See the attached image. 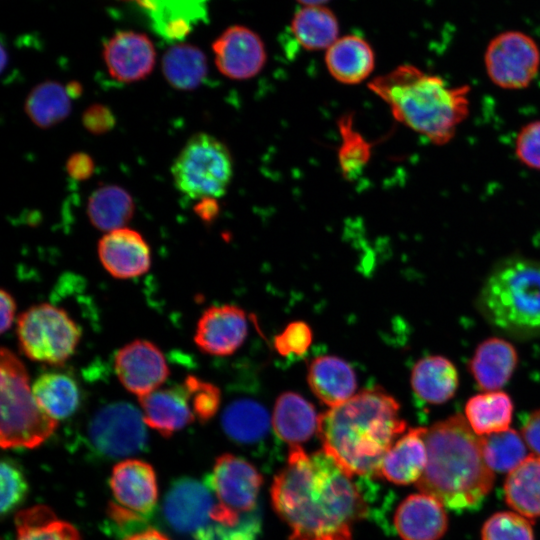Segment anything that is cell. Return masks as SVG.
Returning <instances> with one entry per match:
<instances>
[{"instance_id": "6da1fadb", "label": "cell", "mask_w": 540, "mask_h": 540, "mask_svg": "<svg viewBox=\"0 0 540 540\" xmlns=\"http://www.w3.org/2000/svg\"><path fill=\"white\" fill-rule=\"evenodd\" d=\"M271 500L290 528L288 540H352L367 512L352 476L324 449L308 454L300 445L290 447Z\"/></svg>"}, {"instance_id": "7a4b0ae2", "label": "cell", "mask_w": 540, "mask_h": 540, "mask_svg": "<svg viewBox=\"0 0 540 540\" xmlns=\"http://www.w3.org/2000/svg\"><path fill=\"white\" fill-rule=\"evenodd\" d=\"M399 403L381 388L366 389L319 416L323 449L351 476L379 474L382 460L405 432Z\"/></svg>"}, {"instance_id": "3957f363", "label": "cell", "mask_w": 540, "mask_h": 540, "mask_svg": "<svg viewBox=\"0 0 540 540\" xmlns=\"http://www.w3.org/2000/svg\"><path fill=\"white\" fill-rule=\"evenodd\" d=\"M428 460L417 488L450 509L478 505L490 492L494 472L484 461L479 436L455 414L426 429Z\"/></svg>"}, {"instance_id": "277c9868", "label": "cell", "mask_w": 540, "mask_h": 540, "mask_svg": "<svg viewBox=\"0 0 540 540\" xmlns=\"http://www.w3.org/2000/svg\"><path fill=\"white\" fill-rule=\"evenodd\" d=\"M368 87L398 122L435 145L450 142L469 115L468 85L451 86L410 64L374 78Z\"/></svg>"}, {"instance_id": "5b68a950", "label": "cell", "mask_w": 540, "mask_h": 540, "mask_svg": "<svg viewBox=\"0 0 540 540\" xmlns=\"http://www.w3.org/2000/svg\"><path fill=\"white\" fill-rule=\"evenodd\" d=\"M485 319L515 337L540 335V261L511 256L499 261L478 298Z\"/></svg>"}, {"instance_id": "8992f818", "label": "cell", "mask_w": 540, "mask_h": 540, "mask_svg": "<svg viewBox=\"0 0 540 540\" xmlns=\"http://www.w3.org/2000/svg\"><path fill=\"white\" fill-rule=\"evenodd\" d=\"M0 444L8 448H34L57 427V421L37 404L23 362L9 349L0 352Z\"/></svg>"}, {"instance_id": "52a82bcc", "label": "cell", "mask_w": 540, "mask_h": 540, "mask_svg": "<svg viewBox=\"0 0 540 540\" xmlns=\"http://www.w3.org/2000/svg\"><path fill=\"white\" fill-rule=\"evenodd\" d=\"M171 173L176 188L192 199L225 194L233 175L226 145L207 133L193 135L176 157Z\"/></svg>"}, {"instance_id": "ba28073f", "label": "cell", "mask_w": 540, "mask_h": 540, "mask_svg": "<svg viewBox=\"0 0 540 540\" xmlns=\"http://www.w3.org/2000/svg\"><path fill=\"white\" fill-rule=\"evenodd\" d=\"M17 337L22 353L29 359L59 365L75 352L81 330L64 309L41 303L19 316Z\"/></svg>"}, {"instance_id": "9c48e42d", "label": "cell", "mask_w": 540, "mask_h": 540, "mask_svg": "<svg viewBox=\"0 0 540 540\" xmlns=\"http://www.w3.org/2000/svg\"><path fill=\"white\" fill-rule=\"evenodd\" d=\"M205 485L217 500L211 521L231 525L254 510L262 476L245 459L226 453L216 459Z\"/></svg>"}, {"instance_id": "30bf717a", "label": "cell", "mask_w": 540, "mask_h": 540, "mask_svg": "<svg viewBox=\"0 0 540 540\" xmlns=\"http://www.w3.org/2000/svg\"><path fill=\"white\" fill-rule=\"evenodd\" d=\"M112 502L108 513L112 521L125 526L146 520L158 500L153 467L139 459L118 462L110 477Z\"/></svg>"}, {"instance_id": "8fae6325", "label": "cell", "mask_w": 540, "mask_h": 540, "mask_svg": "<svg viewBox=\"0 0 540 540\" xmlns=\"http://www.w3.org/2000/svg\"><path fill=\"white\" fill-rule=\"evenodd\" d=\"M484 65L491 82L506 90L527 88L540 69V49L521 31L496 35L487 45Z\"/></svg>"}, {"instance_id": "7c38bea8", "label": "cell", "mask_w": 540, "mask_h": 540, "mask_svg": "<svg viewBox=\"0 0 540 540\" xmlns=\"http://www.w3.org/2000/svg\"><path fill=\"white\" fill-rule=\"evenodd\" d=\"M146 423L141 410L125 402L111 403L92 418L88 436L93 448L108 458L132 456L147 442Z\"/></svg>"}, {"instance_id": "4fadbf2b", "label": "cell", "mask_w": 540, "mask_h": 540, "mask_svg": "<svg viewBox=\"0 0 540 540\" xmlns=\"http://www.w3.org/2000/svg\"><path fill=\"white\" fill-rule=\"evenodd\" d=\"M212 50L220 73L234 80L256 76L267 59L261 37L243 25L225 29L213 42Z\"/></svg>"}, {"instance_id": "5bb4252c", "label": "cell", "mask_w": 540, "mask_h": 540, "mask_svg": "<svg viewBox=\"0 0 540 540\" xmlns=\"http://www.w3.org/2000/svg\"><path fill=\"white\" fill-rule=\"evenodd\" d=\"M114 368L124 388L138 397L157 390L169 375V368L160 349L154 343L140 339L118 350Z\"/></svg>"}, {"instance_id": "9a60e30c", "label": "cell", "mask_w": 540, "mask_h": 540, "mask_svg": "<svg viewBox=\"0 0 540 540\" xmlns=\"http://www.w3.org/2000/svg\"><path fill=\"white\" fill-rule=\"evenodd\" d=\"M248 333L243 309L225 304L206 309L198 320L194 342L212 356H229L245 341Z\"/></svg>"}, {"instance_id": "2e32d148", "label": "cell", "mask_w": 540, "mask_h": 540, "mask_svg": "<svg viewBox=\"0 0 540 540\" xmlns=\"http://www.w3.org/2000/svg\"><path fill=\"white\" fill-rule=\"evenodd\" d=\"M103 58L111 77L131 83L146 78L152 72L156 51L147 35L120 31L104 44Z\"/></svg>"}, {"instance_id": "e0dca14e", "label": "cell", "mask_w": 540, "mask_h": 540, "mask_svg": "<svg viewBox=\"0 0 540 540\" xmlns=\"http://www.w3.org/2000/svg\"><path fill=\"white\" fill-rule=\"evenodd\" d=\"M209 488L195 479L181 478L168 490L163 512L169 525L179 532H197L208 524L215 506Z\"/></svg>"}, {"instance_id": "ac0fdd59", "label": "cell", "mask_w": 540, "mask_h": 540, "mask_svg": "<svg viewBox=\"0 0 540 540\" xmlns=\"http://www.w3.org/2000/svg\"><path fill=\"white\" fill-rule=\"evenodd\" d=\"M98 256L105 270L118 279L141 276L151 265L148 243L139 232L125 227L107 232L99 240Z\"/></svg>"}, {"instance_id": "d6986e66", "label": "cell", "mask_w": 540, "mask_h": 540, "mask_svg": "<svg viewBox=\"0 0 540 540\" xmlns=\"http://www.w3.org/2000/svg\"><path fill=\"white\" fill-rule=\"evenodd\" d=\"M394 525L403 540H439L447 531L448 517L439 500L421 492L400 503Z\"/></svg>"}, {"instance_id": "ffe728a7", "label": "cell", "mask_w": 540, "mask_h": 540, "mask_svg": "<svg viewBox=\"0 0 540 540\" xmlns=\"http://www.w3.org/2000/svg\"><path fill=\"white\" fill-rule=\"evenodd\" d=\"M139 403L146 425L164 437L172 436L195 419L188 391L183 384L158 388L139 397Z\"/></svg>"}, {"instance_id": "44dd1931", "label": "cell", "mask_w": 540, "mask_h": 540, "mask_svg": "<svg viewBox=\"0 0 540 540\" xmlns=\"http://www.w3.org/2000/svg\"><path fill=\"white\" fill-rule=\"evenodd\" d=\"M426 429L411 428L401 435L385 454L378 475L396 485L416 484L428 460L424 439Z\"/></svg>"}, {"instance_id": "7402d4cb", "label": "cell", "mask_w": 540, "mask_h": 540, "mask_svg": "<svg viewBox=\"0 0 540 540\" xmlns=\"http://www.w3.org/2000/svg\"><path fill=\"white\" fill-rule=\"evenodd\" d=\"M307 380L313 394L330 408L349 400L357 388L354 370L337 356L314 358L308 366Z\"/></svg>"}, {"instance_id": "603a6c76", "label": "cell", "mask_w": 540, "mask_h": 540, "mask_svg": "<svg viewBox=\"0 0 540 540\" xmlns=\"http://www.w3.org/2000/svg\"><path fill=\"white\" fill-rule=\"evenodd\" d=\"M517 363L515 347L502 338L492 337L477 346L469 369L480 388L495 391L510 380Z\"/></svg>"}, {"instance_id": "cb8c5ba5", "label": "cell", "mask_w": 540, "mask_h": 540, "mask_svg": "<svg viewBox=\"0 0 540 540\" xmlns=\"http://www.w3.org/2000/svg\"><path fill=\"white\" fill-rule=\"evenodd\" d=\"M331 76L343 84H358L373 71L375 55L371 45L357 35L338 38L325 53Z\"/></svg>"}, {"instance_id": "d4e9b609", "label": "cell", "mask_w": 540, "mask_h": 540, "mask_svg": "<svg viewBox=\"0 0 540 540\" xmlns=\"http://www.w3.org/2000/svg\"><path fill=\"white\" fill-rule=\"evenodd\" d=\"M318 421L315 408L301 395L285 392L277 398L272 426L276 435L290 446L310 439L317 432Z\"/></svg>"}, {"instance_id": "484cf974", "label": "cell", "mask_w": 540, "mask_h": 540, "mask_svg": "<svg viewBox=\"0 0 540 540\" xmlns=\"http://www.w3.org/2000/svg\"><path fill=\"white\" fill-rule=\"evenodd\" d=\"M410 381L420 399L429 404H443L455 395L459 377L449 359L434 355L424 357L414 365Z\"/></svg>"}, {"instance_id": "4316f807", "label": "cell", "mask_w": 540, "mask_h": 540, "mask_svg": "<svg viewBox=\"0 0 540 540\" xmlns=\"http://www.w3.org/2000/svg\"><path fill=\"white\" fill-rule=\"evenodd\" d=\"M507 505L527 519L540 518V456L529 454L504 482Z\"/></svg>"}, {"instance_id": "83f0119b", "label": "cell", "mask_w": 540, "mask_h": 540, "mask_svg": "<svg viewBox=\"0 0 540 540\" xmlns=\"http://www.w3.org/2000/svg\"><path fill=\"white\" fill-rule=\"evenodd\" d=\"M31 387L39 407L56 421L71 416L80 404L79 388L67 374L43 373Z\"/></svg>"}, {"instance_id": "f1b7e54d", "label": "cell", "mask_w": 540, "mask_h": 540, "mask_svg": "<svg viewBox=\"0 0 540 540\" xmlns=\"http://www.w3.org/2000/svg\"><path fill=\"white\" fill-rule=\"evenodd\" d=\"M291 31L306 50L328 49L339 35V23L332 10L323 5L303 6L293 16Z\"/></svg>"}, {"instance_id": "f546056e", "label": "cell", "mask_w": 540, "mask_h": 540, "mask_svg": "<svg viewBox=\"0 0 540 540\" xmlns=\"http://www.w3.org/2000/svg\"><path fill=\"white\" fill-rule=\"evenodd\" d=\"M513 416V403L503 391H486L469 398L465 405V418L478 436L509 429Z\"/></svg>"}, {"instance_id": "4dcf8cb0", "label": "cell", "mask_w": 540, "mask_h": 540, "mask_svg": "<svg viewBox=\"0 0 540 540\" xmlns=\"http://www.w3.org/2000/svg\"><path fill=\"white\" fill-rule=\"evenodd\" d=\"M134 211L131 195L116 185L100 187L88 199V218L95 228L102 231L123 228L133 217Z\"/></svg>"}, {"instance_id": "1f68e13d", "label": "cell", "mask_w": 540, "mask_h": 540, "mask_svg": "<svg viewBox=\"0 0 540 540\" xmlns=\"http://www.w3.org/2000/svg\"><path fill=\"white\" fill-rule=\"evenodd\" d=\"M208 71L207 58L195 45L179 43L171 46L162 57V72L175 89L190 91L197 88Z\"/></svg>"}, {"instance_id": "d6a6232c", "label": "cell", "mask_w": 540, "mask_h": 540, "mask_svg": "<svg viewBox=\"0 0 540 540\" xmlns=\"http://www.w3.org/2000/svg\"><path fill=\"white\" fill-rule=\"evenodd\" d=\"M221 422L226 435L242 444L259 441L269 428L267 411L250 399L230 403L223 412Z\"/></svg>"}, {"instance_id": "836d02e7", "label": "cell", "mask_w": 540, "mask_h": 540, "mask_svg": "<svg viewBox=\"0 0 540 540\" xmlns=\"http://www.w3.org/2000/svg\"><path fill=\"white\" fill-rule=\"evenodd\" d=\"M70 99L65 86L55 81H45L28 94L25 113L36 126L50 128L70 114Z\"/></svg>"}, {"instance_id": "e575fe53", "label": "cell", "mask_w": 540, "mask_h": 540, "mask_svg": "<svg viewBox=\"0 0 540 540\" xmlns=\"http://www.w3.org/2000/svg\"><path fill=\"white\" fill-rule=\"evenodd\" d=\"M16 540H81L79 531L47 506L20 511L15 518Z\"/></svg>"}, {"instance_id": "d590c367", "label": "cell", "mask_w": 540, "mask_h": 540, "mask_svg": "<svg viewBox=\"0 0 540 540\" xmlns=\"http://www.w3.org/2000/svg\"><path fill=\"white\" fill-rule=\"evenodd\" d=\"M479 441L484 461L493 472L509 473L529 455L522 435L514 429L479 436Z\"/></svg>"}, {"instance_id": "8d00e7d4", "label": "cell", "mask_w": 540, "mask_h": 540, "mask_svg": "<svg viewBox=\"0 0 540 540\" xmlns=\"http://www.w3.org/2000/svg\"><path fill=\"white\" fill-rule=\"evenodd\" d=\"M342 145L339 151V163L345 176L354 177L367 164L370 157L368 142L354 130L351 116H344L339 121Z\"/></svg>"}, {"instance_id": "74e56055", "label": "cell", "mask_w": 540, "mask_h": 540, "mask_svg": "<svg viewBox=\"0 0 540 540\" xmlns=\"http://www.w3.org/2000/svg\"><path fill=\"white\" fill-rule=\"evenodd\" d=\"M481 540H534V533L529 519L515 511H502L485 521Z\"/></svg>"}, {"instance_id": "f35d334b", "label": "cell", "mask_w": 540, "mask_h": 540, "mask_svg": "<svg viewBox=\"0 0 540 540\" xmlns=\"http://www.w3.org/2000/svg\"><path fill=\"white\" fill-rule=\"evenodd\" d=\"M260 519L255 512L243 514L235 524H222L212 521L197 532L195 540H258Z\"/></svg>"}, {"instance_id": "ab89813d", "label": "cell", "mask_w": 540, "mask_h": 540, "mask_svg": "<svg viewBox=\"0 0 540 540\" xmlns=\"http://www.w3.org/2000/svg\"><path fill=\"white\" fill-rule=\"evenodd\" d=\"M28 483L21 466L10 458L1 462V514L14 510L25 498Z\"/></svg>"}, {"instance_id": "60d3db41", "label": "cell", "mask_w": 540, "mask_h": 540, "mask_svg": "<svg viewBox=\"0 0 540 540\" xmlns=\"http://www.w3.org/2000/svg\"><path fill=\"white\" fill-rule=\"evenodd\" d=\"M183 385L188 391L191 408L195 417L201 422L210 420L220 406V390L209 382L202 381L195 376H188Z\"/></svg>"}, {"instance_id": "b9f144b4", "label": "cell", "mask_w": 540, "mask_h": 540, "mask_svg": "<svg viewBox=\"0 0 540 540\" xmlns=\"http://www.w3.org/2000/svg\"><path fill=\"white\" fill-rule=\"evenodd\" d=\"M514 151L521 164L540 171V120L521 127L515 139Z\"/></svg>"}, {"instance_id": "7bdbcfd3", "label": "cell", "mask_w": 540, "mask_h": 540, "mask_svg": "<svg viewBox=\"0 0 540 540\" xmlns=\"http://www.w3.org/2000/svg\"><path fill=\"white\" fill-rule=\"evenodd\" d=\"M312 343V330L303 321L289 323L274 338V347L281 356L303 355Z\"/></svg>"}, {"instance_id": "ee69618b", "label": "cell", "mask_w": 540, "mask_h": 540, "mask_svg": "<svg viewBox=\"0 0 540 540\" xmlns=\"http://www.w3.org/2000/svg\"><path fill=\"white\" fill-rule=\"evenodd\" d=\"M82 123L88 132L100 135L109 132L116 120L110 108L102 104H93L83 112Z\"/></svg>"}, {"instance_id": "f6af8a7d", "label": "cell", "mask_w": 540, "mask_h": 540, "mask_svg": "<svg viewBox=\"0 0 540 540\" xmlns=\"http://www.w3.org/2000/svg\"><path fill=\"white\" fill-rule=\"evenodd\" d=\"M65 168L72 179L83 181L92 176L95 165L88 154L77 152L68 158Z\"/></svg>"}, {"instance_id": "bcb514c9", "label": "cell", "mask_w": 540, "mask_h": 540, "mask_svg": "<svg viewBox=\"0 0 540 540\" xmlns=\"http://www.w3.org/2000/svg\"><path fill=\"white\" fill-rule=\"evenodd\" d=\"M522 437L532 454L540 456V409L527 417L522 427Z\"/></svg>"}, {"instance_id": "7dc6e473", "label": "cell", "mask_w": 540, "mask_h": 540, "mask_svg": "<svg viewBox=\"0 0 540 540\" xmlns=\"http://www.w3.org/2000/svg\"><path fill=\"white\" fill-rule=\"evenodd\" d=\"M0 305H1V333L6 332L13 324L16 311V303L12 295L2 289L0 292Z\"/></svg>"}, {"instance_id": "c3c4849f", "label": "cell", "mask_w": 540, "mask_h": 540, "mask_svg": "<svg viewBox=\"0 0 540 540\" xmlns=\"http://www.w3.org/2000/svg\"><path fill=\"white\" fill-rule=\"evenodd\" d=\"M215 198L201 199L197 206H195V212L202 220L211 221L216 216L218 211Z\"/></svg>"}, {"instance_id": "681fc988", "label": "cell", "mask_w": 540, "mask_h": 540, "mask_svg": "<svg viewBox=\"0 0 540 540\" xmlns=\"http://www.w3.org/2000/svg\"><path fill=\"white\" fill-rule=\"evenodd\" d=\"M124 540H170L165 534L155 530L147 529L142 532L132 534Z\"/></svg>"}, {"instance_id": "f907efd6", "label": "cell", "mask_w": 540, "mask_h": 540, "mask_svg": "<svg viewBox=\"0 0 540 540\" xmlns=\"http://www.w3.org/2000/svg\"><path fill=\"white\" fill-rule=\"evenodd\" d=\"M65 87L70 98L79 97L82 93V87L78 82H69Z\"/></svg>"}, {"instance_id": "816d5d0a", "label": "cell", "mask_w": 540, "mask_h": 540, "mask_svg": "<svg viewBox=\"0 0 540 540\" xmlns=\"http://www.w3.org/2000/svg\"><path fill=\"white\" fill-rule=\"evenodd\" d=\"M296 1L303 4L304 6H312V5H323L329 0H296Z\"/></svg>"}, {"instance_id": "f5cc1de1", "label": "cell", "mask_w": 540, "mask_h": 540, "mask_svg": "<svg viewBox=\"0 0 540 540\" xmlns=\"http://www.w3.org/2000/svg\"><path fill=\"white\" fill-rule=\"evenodd\" d=\"M124 1H135L139 5L143 6L144 8L154 9V4L152 0H124Z\"/></svg>"}]
</instances>
